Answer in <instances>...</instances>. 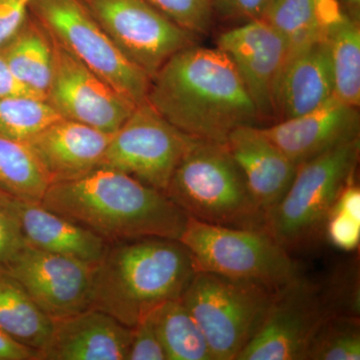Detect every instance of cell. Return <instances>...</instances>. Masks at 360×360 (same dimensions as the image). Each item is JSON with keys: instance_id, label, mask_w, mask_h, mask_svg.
Here are the masks:
<instances>
[{"instance_id": "obj_10", "label": "cell", "mask_w": 360, "mask_h": 360, "mask_svg": "<svg viewBox=\"0 0 360 360\" xmlns=\"http://www.w3.org/2000/svg\"><path fill=\"white\" fill-rule=\"evenodd\" d=\"M340 314L316 283L302 276L276 291L259 328L236 360H307L322 322Z\"/></svg>"}, {"instance_id": "obj_3", "label": "cell", "mask_w": 360, "mask_h": 360, "mask_svg": "<svg viewBox=\"0 0 360 360\" xmlns=\"http://www.w3.org/2000/svg\"><path fill=\"white\" fill-rule=\"evenodd\" d=\"M196 272L193 257L176 239L110 243L94 266L91 309L134 328L160 305L179 300Z\"/></svg>"}, {"instance_id": "obj_2", "label": "cell", "mask_w": 360, "mask_h": 360, "mask_svg": "<svg viewBox=\"0 0 360 360\" xmlns=\"http://www.w3.org/2000/svg\"><path fill=\"white\" fill-rule=\"evenodd\" d=\"M41 205L110 245L150 238L179 240L188 221L186 213L162 191L103 167L51 184Z\"/></svg>"}, {"instance_id": "obj_7", "label": "cell", "mask_w": 360, "mask_h": 360, "mask_svg": "<svg viewBox=\"0 0 360 360\" xmlns=\"http://www.w3.org/2000/svg\"><path fill=\"white\" fill-rule=\"evenodd\" d=\"M276 293L250 281L198 271L179 300L205 335L213 360H236Z\"/></svg>"}, {"instance_id": "obj_19", "label": "cell", "mask_w": 360, "mask_h": 360, "mask_svg": "<svg viewBox=\"0 0 360 360\" xmlns=\"http://www.w3.org/2000/svg\"><path fill=\"white\" fill-rule=\"evenodd\" d=\"M225 146L240 168L257 205L266 213L283 198L297 165L260 127H239L229 135Z\"/></svg>"}, {"instance_id": "obj_17", "label": "cell", "mask_w": 360, "mask_h": 360, "mask_svg": "<svg viewBox=\"0 0 360 360\" xmlns=\"http://www.w3.org/2000/svg\"><path fill=\"white\" fill-rule=\"evenodd\" d=\"M131 340V328L89 309L53 321L39 360H127Z\"/></svg>"}, {"instance_id": "obj_14", "label": "cell", "mask_w": 360, "mask_h": 360, "mask_svg": "<svg viewBox=\"0 0 360 360\" xmlns=\"http://www.w3.org/2000/svg\"><path fill=\"white\" fill-rule=\"evenodd\" d=\"M231 59L262 122H276L279 78L290 56L286 40L264 20L233 26L217 39Z\"/></svg>"}, {"instance_id": "obj_27", "label": "cell", "mask_w": 360, "mask_h": 360, "mask_svg": "<svg viewBox=\"0 0 360 360\" xmlns=\"http://www.w3.org/2000/svg\"><path fill=\"white\" fill-rule=\"evenodd\" d=\"M359 315L336 314L328 317L315 333L307 360H359Z\"/></svg>"}, {"instance_id": "obj_12", "label": "cell", "mask_w": 360, "mask_h": 360, "mask_svg": "<svg viewBox=\"0 0 360 360\" xmlns=\"http://www.w3.org/2000/svg\"><path fill=\"white\" fill-rule=\"evenodd\" d=\"M52 44L53 59L46 94L49 103L65 120L115 134L137 104L104 82L53 39Z\"/></svg>"}, {"instance_id": "obj_29", "label": "cell", "mask_w": 360, "mask_h": 360, "mask_svg": "<svg viewBox=\"0 0 360 360\" xmlns=\"http://www.w3.org/2000/svg\"><path fill=\"white\" fill-rule=\"evenodd\" d=\"M324 234L342 251L356 250L360 243V189L355 179L342 189L329 212Z\"/></svg>"}, {"instance_id": "obj_5", "label": "cell", "mask_w": 360, "mask_h": 360, "mask_svg": "<svg viewBox=\"0 0 360 360\" xmlns=\"http://www.w3.org/2000/svg\"><path fill=\"white\" fill-rule=\"evenodd\" d=\"M359 153L357 137L298 165L283 198L265 213L264 229L288 251L316 240L338 195L355 179Z\"/></svg>"}, {"instance_id": "obj_24", "label": "cell", "mask_w": 360, "mask_h": 360, "mask_svg": "<svg viewBox=\"0 0 360 360\" xmlns=\"http://www.w3.org/2000/svg\"><path fill=\"white\" fill-rule=\"evenodd\" d=\"M49 186L26 143L0 134V191L20 200L41 202Z\"/></svg>"}, {"instance_id": "obj_22", "label": "cell", "mask_w": 360, "mask_h": 360, "mask_svg": "<svg viewBox=\"0 0 360 360\" xmlns=\"http://www.w3.org/2000/svg\"><path fill=\"white\" fill-rule=\"evenodd\" d=\"M0 329L39 352L46 345L53 329L51 317L4 269H0Z\"/></svg>"}, {"instance_id": "obj_25", "label": "cell", "mask_w": 360, "mask_h": 360, "mask_svg": "<svg viewBox=\"0 0 360 360\" xmlns=\"http://www.w3.org/2000/svg\"><path fill=\"white\" fill-rule=\"evenodd\" d=\"M333 96L354 108L360 104V23L345 18L328 35Z\"/></svg>"}, {"instance_id": "obj_6", "label": "cell", "mask_w": 360, "mask_h": 360, "mask_svg": "<svg viewBox=\"0 0 360 360\" xmlns=\"http://www.w3.org/2000/svg\"><path fill=\"white\" fill-rule=\"evenodd\" d=\"M182 243L196 270L278 291L300 276L290 252L266 229H234L188 217Z\"/></svg>"}, {"instance_id": "obj_33", "label": "cell", "mask_w": 360, "mask_h": 360, "mask_svg": "<svg viewBox=\"0 0 360 360\" xmlns=\"http://www.w3.org/2000/svg\"><path fill=\"white\" fill-rule=\"evenodd\" d=\"M25 245L20 227L9 212L4 193L0 191V269H4Z\"/></svg>"}, {"instance_id": "obj_28", "label": "cell", "mask_w": 360, "mask_h": 360, "mask_svg": "<svg viewBox=\"0 0 360 360\" xmlns=\"http://www.w3.org/2000/svg\"><path fill=\"white\" fill-rule=\"evenodd\" d=\"M264 20L286 40L290 54L326 39L317 26L314 0H276Z\"/></svg>"}, {"instance_id": "obj_15", "label": "cell", "mask_w": 360, "mask_h": 360, "mask_svg": "<svg viewBox=\"0 0 360 360\" xmlns=\"http://www.w3.org/2000/svg\"><path fill=\"white\" fill-rule=\"evenodd\" d=\"M262 131L296 165L359 137L357 108L331 97L305 115L272 123Z\"/></svg>"}, {"instance_id": "obj_4", "label": "cell", "mask_w": 360, "mask_h": 360, "mask_svg": "<svg viewBox=\"0 0 360 360\" xmlns=\"http://www.w3.org/2000/svg\"><path fill=\"white\" fill-rule=\"evenodd\" d=\"M165 193L191 219L234 229H264L265 213L225 143L195 139Z\"/></svg>"}, {"instance_id": "obj_18", "label": "cell", "mask_w": 360, "mask_h": 360, "mask_svg": "<svg viewBox=\"0 0 360 360\" xmlns=\"http://www.w3.org/2000/svg\"><path fill=\"white\" fill-rule=\"evenodd\" d=\"M9 212L16 220L26 245L96 265L110 243L41 202L20 200L4 193Z\"/></svg>"}, {"instance_id": "obj_20", "label": "cell", "mask_w": 360, "mask_h": 360, "mask_svg": "<svg viewBox=\"0 0 360 360\" xmlns=\"http://www.w3.org/2000/svg\"><path fill=\"white\" fill-rule=\"evenodd\" d=\"M333 96L328 39L317 40L288 56L277 85L276 122L309 113Z\"/></svg>"}, {"instance_id": "obj_1", "label": "cell", "mask_w": 360, "mask_h": 360, "mask_svg": "<svg viewBox=\"0 0 360 360\" xmlns=\"http://www.w3.org/2000/svg\"><path fill=\"white\" fill-rule=\"evenodd\" d=\"M146 101L200 141L225 143L239 127L264 122L233 63L217 47L193 44L176 52L151 78Z\"/></svg>"}, {"instance_id": "obj_26", "label": "cell", "mask_w": 360, "mask_h": 360, "mask_svg": "<svg viewBox=\"0 0 360 360\" xmlns=\"http://www.w3.org/2000/svg\"><path fill=\"white\" fill-rule=\"evenodd\" d=\"M63 118L44 97L13 96L0 99V134L26 142Z\"/></svg>"}, {"instance_id": "obj_13", "label": "cell", "mask_w": 360, "mask_h": 360, "mask_svg": "<svg viewBox=\"0 0 360 360\" xmlns=\"http://www.w3.org/2000/svg\"><path fill=\"white\" fill-rule=\"evenodd\" d=\"M94 266L25 243L4 270L56 321L91 309Z\"/></svg>"}, {"instance_id": "obj_11", "label": "cell", "mask_w": 360, "mask_h": 360, "mask_svg": "<svg viewBox=\"0 0 360 360\" xmlns=\"http://www.w3.org/2000/svg\"><path fill=\"white\" fill-rule=\"evenodd\" d=\"M113 44L149 78L196 37L146 0H80Z\"/></svg>"}, {"instance_id": "obj_21", "label": "cell", "mask_w": 360, "mask_h": 360, "mask_svg": "<svg viewBox=\"0 0 360 360\" xmlns=\"http://www.w3.org/2000/svg\"><path fill=\"white\" fill-rule=\"evenodd\" d=\"M0 52L14 77L32 90L46 98L51 82L53 44L51 34L32 13L13 33Z\"/></svg>"}, {"instance_id": "obj_34", "label": "cell", "mask_w": 360, "mask_h": 360, "mask_svg": "<svg viewBox=\"0 0 360 360\" xmlns=\"http://www.w3.org/2000/svg\"><path fill=\"white\" fill-rule=\"evenodd\" d=\"M30 2V0H0V47L27 18Z\"/></svg>"}, {"instance_id": "obj_9", "label": "cell", "mask_w": 360, "mask_h": 360, "mask_svg": "<svg viewBox=\"0 0 360 360\" xmlns=\"http://www.w3.org/2000/svg\"><path fill=\"white\" fill-rule=\"evenodd\" d=\"M194 141L195 139L177 129L146 101L135 106L112 134L101 167L120 170L165 193Z\"/></svg>"}, {"instance_id": "obj_30", "label": "cell", "mask_w": 360, "mask_h": 360, "mask_svg": "<svg viewBox=\"0 0 360 360\" xmlns=\"http://www.w3.org/2000/svg\"><path fill=\"white\" fill-rule=\"evenodd\" d=\"M158 13L195 37L205 35L212 27V0H146Z\"/></svg>"}, {"instance_id": "obj_31", "label": "cell", "mask_w": 360, "mask_h": 360, "mask_svg": "<svg viewBox=\"0 0 360 360\" xmlns=\"http://www.w3.org/2000/svg\"><path fill=\"white\" fill-rule=\"evenodd\" d=\"M276 0H212L214 18L234 26L264 20Z\"/></svg>"}, {"instance_id": "obj_16", "label": "cell", "mask_w": 360, "mask_h": 360, "mask_svg": "<svg viewBox=\"0 0 360 360\" xmlns=\"http://www.w3.org/2000/svg\"><path fill=\"white\" fill-rule=\"evenodd\" d=\"M112 134L61 118L25 142L49 184L68 181L101 167Z\"/></svg>"}, {"instance_id": "obj_37", "label": "cell", "mask_w": 360, "mask_h": 360, "mask_svg": "<svg viewBox=\"0 0 360 360\" xmlns=\"http://www.w3.org/2000/svg\"><path fill=\"white\" fill-rule=\"evenodd\" d=\"M338 1L347 18L355 22H360V0H338Z\"/></svg>"}, {"instance_id": "obj_35", "label": "cell", "mask_w": 360, "mask_h": 360, "mask_svg": "<svg viewBox=\"0 0 360 360\" xmlns=\"http://www.w3.org/2000/svg\"><path fill=\"white\" fill-rule=\"evenodd\" d=\"M0 360H39V352L0 329Z\"/></svg>"}, {"instance_id": "obj_8", "label": "cell", "mask_w": 360, "mask_h": 360, "mask_svg": "<svg viewBox=\"0 0 360 360\" xmlns=\"http://www.w3.org/2000/svg\"><path fill=\"white\" fill-rule=\"evenodd\" d=\"M30 13L71 56L135 104L150 78L113 44L80 0H30Z\"/></svg>"}, {"instance_id": "obj_32", "label": "cell", "mask_w": 360, "mask_h": 360, "mask_svg": "<svg viewBox=\"0 0 360 360\" xmlns=\"http://www.w3.org/2000/svg\"><path fill=\"white\" fill-rule=\"evenodd\" d=\"M150 314L132 328L127 360H167Z\"/></svg>"}, {"instance_id": "obj_23", "label": "cell", "mask_w": 360, "mask_h": 360, "mask_svg": "<svg viewBox=\"0 0 360 360\" xmlns=\"http://www.w3.org/2000/svg\"><path fill=\"white\" fill-rule=\"evenodd\" d=\"M150 315L167 360H213L205 335L180 300L165 302Z\"/></svg>"}, {"instance_id": "obj_36", "label": "cell", "mask_w": 360, "mask_h": 360, "mask_svg": "<svg viewBox=\"0 0 360 360\" xmlns=\"http://www.w3.org/2000/svg\"><path fill=\"white\" fill-rule=\"evenodd\" d=\"M23 94L39 96L14 77L13 71L8 68L6 59L0 52V99L8 96H23Z\"/></svg>"}]
</instances>
